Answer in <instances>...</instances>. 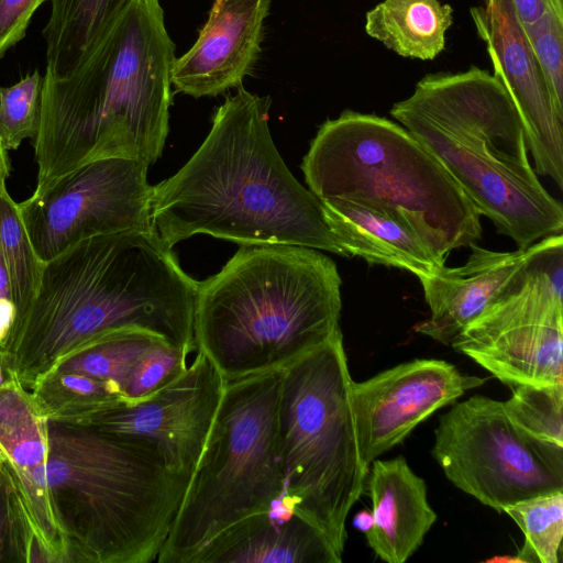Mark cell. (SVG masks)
Returning <instances> with one entry per match:
<instances>
[{"instance_id": "obj_1", "label": "cell", "mask_w": 563, "mask_h": 563, "mask_svg": "<svg viewBox=\"0 0 563 563\" xmlns=\"http://www.w3.org/2000/svg\"><path fill=\"white\" fill-rule=\"evenodd\" d=\"M198 282L155 229L86 239L44 263L36 295L0 346L26 389L67 355L121 329L192 352Z\"/></svg>"}, {"instance_id": "obj_2", "label": "cell", "mask_w": 563, "mask_h": 563, "mask_svg": "<svg viewBox=\"0 0 563 563\" xmlns=\"http://www.w3.org/2000/svg\"><path fill=\"white\" fill-rule=\"evenodd\" d=\"M269 97L238 88L189 161L153 186L151 222L170 247L195 234L345 256L321 201L290 173L268 126Z\"/></svg>"}, {"instance_id": "obj_3", "label": "cell", "mask_w": 563, "mask_h": 563, "mask_svg": "<svg viewBox=\"0 0 563 563\" xmlns=\"http://www.w3.org/2000/svg\"><path fill=\"white\" fill-rule=\"evenodd\" d=\"M175 58L159 0H130L75 71L44 75L34 191L98 159L154 164L168 134Z\"/></svg>"}, {"instance_id": "obj_4", "label": "cell", "mask_w": 563, "mask_h": 563, "mask_svg": "<svg viewBox=\"0 0 563 563\" xmlns=\"http://www.w3.org/2000/svg\"><path fill=\"white\" fill-rule=\"evenodd\" d=\"M390 115L427 147L517 249L563 230V207L528 157L520 115L488 70L430 74Z\"/></svg>"}, {"instance_id": "obj_5", "label": "cell", "mask_w": 563, "mask_h": 563, "mask_svg": "<svg viewBox=\"0 0 563 563\" xmlns=\"http://www.w3.org/2000/svg\"><path fill=\"white\" fill-rule=\"evenodd\" d=\"M342 280L319 250L242 244L198 282L194 339L224 379L280 369L340 331Z\"/></svg>"}, {"instance_id": "obj_6", "label": "cell", "mask_w": 563, "mask_h": 563, "mask_svg": "<svg viewBox=\"0 0 563 563\" xmlns=\"http://www.w3.org/2000/svg\"><path fill=\"white\" fill-rule=\"evenodd\" d=\"M189 479L145 438L48 421L47 485L66 563L156 561Z\"/></svg>"}, {"instance_id": "obj_7", "label": "cell", "mask_w": 563, "mask_h": 563, "mask_svg": "<svg viewBox=\"0 0 563 563\" xmlns=\"http://www.w3.org/2000/svg\"><path fill=\"white\" fill-rule=\"evenodd\" d=\"M301 169L320 200L383 208L404 219L445 262L482 236L481 213L442 163L407 129L344 111L322 123Z\"/></svg>"}, {"instance_id": "obj_8", "label": "cell", "mask_w": 563, "mask_h": 563, "mask_svg": "<svg viewBox=\"0 0 563 563\" xmlns=\"http://www.w3.org/2000/svg\"><path fill=\"white\" fill-rule=\"evenodd\" d=\"M342 331L282 368L278 452L286 476L279 501L309 521L342 561L345 521L365 490Z\"/></svg>"}, {"instance_id": "obj_9", "label": "cell", "mask_w": 563, "mask_h": 563, "mask_svg": "<svg viewBox=\"0 0 563 563\" xmlns=\"http://www.w3.org/2000/svg\"><path fill=\"white\" fill-rule=\"evenodd\" d=\"M282 368L224 379L221 400L158 563H190L235 522L284 496L277 407Z\"/></svg>"}, {"instance_id": "obj_10", "label": "cell", "mask_w": 563, "mask_h": 563, "mask_svg": "<svg viewBox=\"0 0 563 563\" xmlns=\"http://www.w3.org/2000/svg\"><path fill=\"white\" fill-rule=\"evenodd\" d=\"M431 454L455 487L498 512L563 492V449L525 435L503 401L486 396L455 402L439 417Z\"/></svg>"}, {"instance_id": "obj_11", "label": "cell", "mask_w": 563, "mask_h": 563, "mask_svg": "<svg viewBox=\"0 0 563 563\" xmlns=\"http://www.w3.org/2000/svg\"><path fill=\"white\" fill-rule=\"evenodd\" d=\"M147 168L130 158L93 161L18 203L40 260L97 235L153 229Z\"/></svg>"}, {"instance_id": "obj_12", "label": "cell", "mask_w": 563, "mask_h": 563, "mask_svg": "<svg viewBox=\"0 0 563 563\" xmlns=\"http://www.w3.org/2000/svg\"><path fill=\"white\" fill-rule=\"evenodd\" d=\"M451 346L510 388L563 384V288L529 267Z\"/></svg>"}, {"instance_id": "obj_13", "label": "cell", "mask_w": 563, "mask_h": 563, "mask_svg": "<svg viewBox=\"0 0 563 563\" xmlns=\"http://www.w3.org/2000/svg\"><path fill=\"white\" fill-rule=\"evenodd\" d=\"M486 378L463 374L437 358H416L364 382H352L351 399L360 457L371 463L401 443L437 410Z\"/></svg>"}, {"instance_id": "obj_14", "label": "cell", "mask_w": 563, "mask_h": 563, "mask_svg": "<svg viewBox=\"0 0 563 563\" xmlns=\"http://www.w3.org/2000/svg\"><path fill=\"white\" fill-rule=\"evenodd\" d=\"M224 378L197 351L186 371L146 400L104 411L81 426L145 438L167 465L191 476L218 410Z\"/></svg>"}, {"instance_id": "obj_15", "label": "cell", "mask_w": 563, "mask_h": 563, "mask_svg": "<svg viewBox=\"0 0 563 563\" xmlns=\"http://www.w3.org/2000/svg\"><path fill=\"white\" fill-rule=\"evenodd\" d=\"M470 13L486 45L494 76L520 115L536 173L562 189L563 120L553 108L512 0H485V5L471 8Z\"/></svg>"}, {"instance_id": "obj_16", "label": "cell", "mask_w": 563, "mask_h": 563, "mask_svg": "<svg viewBox=\"0 0 563 563\" xmlns=\"http://www.w3.org/2000/svg\"><path fill=\"white\" fill-rule=\"evenodd\" d=\"M272 0H212L192 46L172 67L175 90L194 98L241 87L258 58Z\"/></svg>"}, {"instance_id": "obj_17", "label": "cell", "mask_w": 563, "mask_h": 563, "mask_svg": "<svg viewBox=\"0 0 563 563\" xmlns=\"http://www.w3.org/2000/svg\"><path fill=\"white\" fill-rule=\"evenodd\" d=\"M549 238L509 252L473 244L465 264L444 265L432 275L418 278L430 317L416 324L415 331L451 346L473 320L515 284Z\"/></svg>"}, {"instance_id": "obj_18", "label": "cell", "mask_w": 563, "mask_h": 563, "mask_svg": "<svg viewBox=\"0 0 563 563\" xmlns=\"http://www.w3.org/2000/svg\"><path fill=\"white\" fill-rule=\"evenodd\" d=\"M0 451L47 563H66L47 485L48 420L16 379L0 389Z\"/></svg>"}, {"instance_id": "obj_19", "label": "cell", "mask_w": 563, "mask_h": 563, "mask_svg": "<svg viewBox=\"0 0 563 563\" xmlns=\"http://www.w3.org/2000/svg\"><path fill=\"white\" fill-rule=\"evenodd\" d=\"M373 527L365 533L368 547L387 563H405L423 543L437 520L427 485L402 455L374 460L368 467Z\"/></svg>"}, {"instance_id": "obj_20", "label": "cell", "mask_w": 563, "mask_h": 563, "mask_svg": "<svg viewBox=\"0 0 563 563\" xmlns=\"http://www.w3.org/2000/svg\"><path fill=\"white\" fill-rule=\"evenodd\" d=\"M305 518L277 507L251 515L211 539L190 563H340Z\"/></svg>"}, {"instance_id": "obj_21", "label": "cell", "mask_w": 563, "mask_h": 563, "mask_svg": "<svg viewBox=\"0 0 563 563\" xmlns=\"http://www.w3.org/2000/svg\"><path fill=\"white\" fill-rule=\"evenodd\" d=\"M321 203L346 257L407 271L417 278L445 265L408 222L383 208L343 199Z\"/></svg>"}, {"instance_id": "obj_22", "label": "cell", "mask_w": 563, "mask_h": 563, "mask_svg": "<svg viewBox=\"0 0 563 563\" xmlns=\"http://www.w3.org/2000/svg\"><path fill=\"white\" fill-rule=\"evenodd\" d=\"M453 9L441 0H383L365 15L366 34L399 56L432 60L445 46Z\"/></svg>"}, {"instance_id": "obj_23", "label": "cell", "mask_w": 563, "mask_h": 563, "mask_svg": "<svg viewBox=\"0 0 563 563\" xmlns=\"http://www.w3.org/2000/svg\"><path fill=\"white\" fill-rule=\"evenodd\" d=\"M48 1L45 75L62 78L79 67L130 0Z\"/></svg>"}, {"instance_id": "obj_24", "label": "cell", "mask_w": 563, "mask_h": 563, "mask_svg": "<svg viewBox=\"0 0 563 563\" xmlns=\"http://www.w3.org/2000/svg\"><path fill=\"white\" fill-rule=\"evenodd\" d=\"M48 420L66 424H85L110 409L130 405L113 382L53 369L30 390Z\"/></svg>"}, {"instance_id": "obj_25", "label": "cell", "mask_w": 563, "mask_h": 563, "mask_svg": "<svg viewBox=\"0 0 563 563\" xmlns=\"http://www.w3.org/2000/svg\"><path fill=\"white\" fill-rule=\"evenodd\" d=\"M159 341L164 340L141 329L112 331L70 353L54 369L113 382L122 390L136 363Z\"/></svg>"}, {"instance_id": "obj_26", "label": "cell", "mask_w": 563, "mask_h": 563, "mask_svg": "<svg viewBox=\"0 0 563 563\" xmlns=\"http://www.w3.org/2000/svg\"><path fill=\"white\" fill-rule=\"evenodd\" d=\"M0 251L14 305L13 327L24 317L36 295L44 263L31 243L5 180H0Z\"/></svg>"}, {"instance_id": "obj_27", "label": "cell", "mask_w": 563, "mask_h": 563, "mask_svg": "<svg viewBox=\"0 0 563 563\" xmlns=\"http://www.w3.org/2000/svg\"><path fill=\"white\" fill-rule=\"evenodd\" d=\"M525 534L519 562L558 563L563 539V492L531 497L503 510Z\"/></svg>"}, {"instance_id": "obj_28", "label": "cell", "mask_w": 563, "mask_h": 563, "mask_svg": "<svg viewBox=\"0 0 563 563\" xmlns=\"http://www.w3.org/2000/svg\"><path fill=\"white\" fill-rule=\"evenodd\" d=\"M510 389L512 396L503 405L517 429L539 443L563 449V384Z\"/></svg>"}, {"instance_id": "obj_29", "label": "cell", "mask_w": 563, "mask_h": 563, "mask_svg": "<svg viewBox=\"0 0 563 563\" xmlns=\"http://www.w3.org/2000/svg\"><path fill=\"white\" fill-rule=\"evenodd\" d=\"M43 78L38 70L12 86H0V143L5 152L36 139L41 124Z\"/></svg>"}, {"instance_id": "obj_30", "label": "cell", "mask_w": 563, "mask_h": 563, "mask_svg": "<svg viewBox=\"0 0 563 563\" xmlns=\"http://www.w3.org/2000/svg\"><path fill=\"white\" fill-rule=\"evenodd\" d=\"M46 562L4 463L0 467V563Z\"/></svg>"}, {"instance_id": "obj_31", "label": "cell", "mask_w": 563, "mask_h": 563, "mask_svg": "<svg viewBox=\"0 0 563 563\" xmlns=\"http://www.w3.org/2000/svg\"><path fill=\"white\" fill-rule=\"evenodd\" d=\"M190 352L157 342L136 363L123 384L122 391L130 405L148 399L179 377L187 368Z\"/></svg>"}, {"instance_id": "obj_32", "label": "cell", "mask_w": 563, "mask_h": 563, "mask_svg": "<svg viewBox=\"0 0 563 563\" xmlns=\"http://www.w3.org/2000/svg\"><path fill=\"white\" fill-rule=\"evenodd\" d=\"M540 67L551 102L563 120V19L544 13L523 29Z\"/></svg>"}, {"instance_id": "obj_33", "label": "cell", "mask_w": 563, "mask_h": 563, "mask_svg": "<svg viewBox=\"0 0 563 563\" xmlns=\"http://www.w3.org/2000/svg\"><path fill=\"white\" fill-rule=\"evenodd\" d=\"M48 0H0V58L24 36L34 12Z\"/></svg>"}, {"instance_id": "obj_34", "label": "cell", "mask_w": 563, "mask_h": 563, "mask_svg": "<svg viewBox=\"0 0 563 563\" xmlns=\"http://www.w3.org/2000/svg\"><path fill=\"white\" fill-rule=\"evenodd\" d=\"M523 29L537 22L547 12L563 19V0H512Z\"/></svg>"}, {"instance_id": "obj_35", "label": "cell", "mask_w": 563, "mask_h": 563, "mask_svg": "<svg viewBox=\"0 0 563 563\" xmlns=\"http://www.w3.org/2000/svg\"><path fill=\"white\" fill-rule=\"evenodd\" d=\"M14 320V305L8 273L0 251V346L5 341Z\"/></svg>"}, {"instance_id": "obj_36", "label": "cell", "mask_w": 563, "mask_h": 563, "mask_svg": "<svg viewBox=\"0 0 563 563\" xmlns=\"http://www.w3.org/2000/svg\"><path fill=\"white\" fill-rule=\"evenodd\" d=\"M353 526L358 531H362L364 533L368 532L373 527L372 511L367 509L358 511L353 518Z\"/></svg>"}, {"instance_id": "obj_37", "label": "cell", "mask_w": 563, "mask_h": 563, "mask_svg": "<svg viewBox=\"0 0 563 563\" xmlns=\"http://www.w3.org/2000/svg\"><path fill=\"white\" fill-rule=\"evenodd\" d=\"M13 379L15 378L8 369L0 349V389L11 383Z\"/></svg>"}, {"instance_id": "obj_38", "label": "cell", "mask_w": 563, "mask_h": 563, "mask_svg": "<svg viewBox=\"0 0 563 563\" xmlns=\"http://www.w3.org/2000/svg\"><path fill=\"white\" fill-rule=\"evenodd\" d=\"M7 153L0 143V180H5L10 174V163Z\"/></svg>"}, {"instance_id": "obj_39", "label": "cell", "mask_w": 563, "mask_h": 563, "mask_svg": "<svg viewBox=\"0 0 563 563\" xmlns=\"http://www.w3.org/2000/svg\"><path fill=\"white\" fill-rule=\"evenodd\" d=\"M3 463H4V457H3V454L0 451V467L3 465Z\"/></svg>"}]
</instances>
